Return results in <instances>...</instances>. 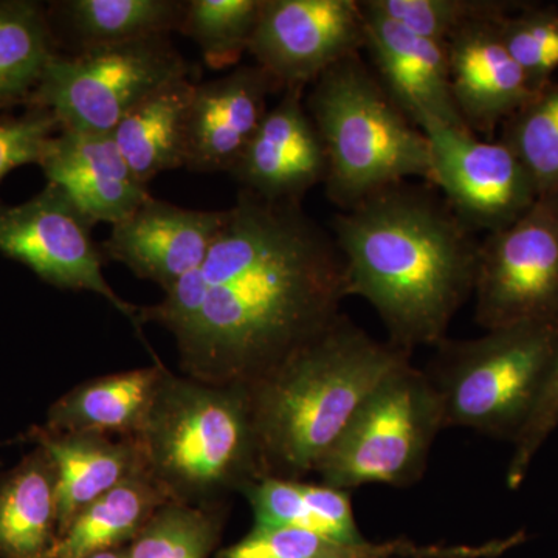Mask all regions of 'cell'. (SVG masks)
<instances>
[{
	"label": "cell",
	"instance_id": "cell-22",
	"mask_svg": "<svg viewBox=\"0 0 558 558\" xmlns=\"http://www.w3.org/2000/svg\"><path fill=\"white\" fill-rule=\"evenodd\" d=\"M526 539L524 532L484 545H417L411 539L374 543L339 539L293 527H252L234 558H495Z\"/></svg>",
	"mask_w": 558,
	"mask_h": 558
},
{
	"label": "cell",
	"instance_id": "cell-19",
	"mask_svg": "<svg viewBox=\"0 0 558 558\" xmlns=\"http://www.w3.org/2000/svg\"><path fill=\"white\" fill-rule=\"evenodd\" d=\"M27 436L50 454L57 469L60 538L76 515L95 499L146 470L145 458L135 438L113 439L97 433H54L43 425L32 428Z\"/></svg>",
	"mask_w": 558,
	"mask_h": 558
},
{
	"label": "cell",
	"instance_id": "cell-20",
	"mask_svg": "<svg viewBox=\"0 0 558 558\" xmlns=\"http://www.w3.org/2000/svg\"><path fill=\"white\" fill-rule=\"evenodd\" d=\"M167 371L156 360L150 366L83 381L50 407L43 427L54 433L137 438Z\"/></svg>",
	"mask_w": 558,
	"mask_h": 558
},
{
	"label": "cell",
	"instance_id": "cell-13",
	"mask_svg": "<svg viewBox=\"0 0 558 558\" xmlns=\"http://www.w3.org/2000/svg\"><path fill=\"white\" fill-rule=\"evenodd\" d=\"M304 87L282 90L231 168L242 191L277 204H301L326 182L328 156L304 105Z\"/></svg>",
	"mask_w": 558,
	"mask_h": 558
},
{
	"label": "cell",
	"instance_id": "cell-12",
	"mask_svg": "<svg viewBox=\"0 0 558 558\" xmlns=\"http://www.w3.org/2000/svg\"><path fill=\"white\" fill-rule=\"evenodd\" d=\"M363 47L359 0H263L248 53L279 89H307Z\"/></svg>",
	"mask_w": 558,
	"mask_h": 558
},
{
	"label": "cell",
	"instance_id": "cell-24",
	"mask_svg": "<svg viewBox=\"0 0 558 558\" xmlns=\"http://www.w3.org/2000/svg\"><path fill=\"white\" fill-rule=\"evenodd\" d=\"M253 526L293 527L330 538L362 539L351 492L304 480L263 478L242 492Z\"/></svg>",
	"mask_w": 558,
	"mask_h": 558
},
{
	"label": "cell",
	"instance_id": "cell-3",
	"mask_svg": "<svg viewBox=\"0 0 558 558\" xmlns=\"http://www.w3.org/2000/svg\"><path fill=\"white\" fill-rule=\"evenodd\" d=\"M411 352L379 341L344 315L245 385L260 480H304L381 381Z\"/></svg>",
	"mask_w": 558,
	"mask_h": 558
},
{
	"label": "cell",
	"instance_id": "cell-25",
	"mask_svg": "<svg viewBox=\"0 0 558 558\" xmlns=\"http://www.w3.org/2000/svg\"><path fill=\"white\" fill-rule=\"evenodd\" d=\"M168 502L170 497L148 470L140 472L80 512L61 535L53 558H87L100 550L124 548Z\"/></svg>",
	"mask_w": 558,
	"mask_h": 558
},
{
	"label": "cell",
	"instance_id": "cell-18",
	"mask_svg": "<svg viewBox=\"0 0 558 558\" xmlns=\"http://www.w3.org/2000/svg\"><path fill=\"white\" fill-rule=\"evenodd\" d=\"M39 167L95 223L113 226L153 197L121 156L112 134L60 131Z\"/></svg>",
	"mask_w": 558,
	"mask_h": 558
},
{
	"label": "cell",
	"instance_id": "cell-21",
	"mask_svg": "<svg viewBox=\"0 0 558 558\" xmlns=\"http://www.w3.org/2000/svg\"><path fill=\"white\" fill-rule=\"evenodd\" d=\"M58 542L57 469L36 446L0 476V558H53Z\"/></svg>",
	"mask_w": 558,
	"mask_h": 558
},
{
	"label": "cell",
	"instance_id": "cell-36",
	"mask_svg": "<svg viewBox=\"0 0 558 558\" xmlns=\"http://www.w3.org/2000/svg\"><path fill=\"white\" fill-rule=\"evenodd\" d=\"M557 13H558V10H557Z\"/></svg>",
	"mask_w": 558,
	"mask_h": 558
},
{
	"label": "cell",
	"instance_id": "cell-34",
	"mask_svg": "<svg viewBox=\"0 0 558 558\" xmlns=\"http://www.w3.org/2000/svg\"><path fill=\"white\" fill-rule=\"evenodd\" d=\"M558 427V348L549 379L543 389L534 413L529 418L526 427L521 429L519 438L513 442L512 459H510L506 483L515 490L526 480L532 461L537 457L543 444Z\"/></svg>",
	"mask_w": 558,
	"mask_h": 558
},
{
	"label": "cell",
	"instance_id": "cell-30",
	"mask_svg": "<svg viewBox=\"0 0 558 558\" xmlns=\"http://www.w3.org/2000/svg\"><path fill=\"white\" fill-rule=\"evenodd\" d=\"M501 142L534 180L538 197L558 194V83H549L501 126Z\"/></svg>",
	"mask_w": 558,
	"mask_h": 558
},
{
	"label": "cell",
	"instance_id": "cell-6",
	"mask_svg": "<svg viewBox=\"0 0 558 558\" xmlns=\"http://www.w3.org/2000/svg\"><path fill=\"white\" fill-rule=\"evenodd\" d=\"M557 348L558 322L440 341L424 373L438 396L444 428H470L515 442L542 398Z\"/></svg>",
	"mask_w": 558,
	"mask_h": 558
},
{
	"label": "cell",
	"instance_id": "cell-14",
	"mask_svg": "<svg viewBox=\"0 0 558 558\" xmlns=\"http://www.w3.org/2000/svg\"><path fill=\"white\" fill-rule=\"evenodd\" d=\"M227 211L179 207L150 197L128 218L113 223L105 255L165 293L201 267L218 236Z\"/></svg>",
	"mask_w": 558,
	"mask_h": 558
},
{
	"label": "cell",
	"instance_id": "cell-4",
	"mask_svg": "<svg viewBox=\"0 0 558 558\" xmlns=\"http://www.w3.org/2000/svg\"><path fill=\"white\" fill-rule=\"evenodd\" d=\"M150 478L171 501L223 505L260 480L247 391L165 374L137 436Z\"/></svg>",
	"mask_w": 558,
	"mask_h": 558
},
{
	"label": "cell",
	"instance_id": "cell-15",
	"mask_svg": "<svg viewBox=\"0 0 558 558\" xmlns=\"http://www.w3.org/2000/svg\"><path fill=\"white\" fill-rule=\"evenodd\" d=\"M498 22H470L447 43L451 97L480 138H490L539 92L510 54Z\"/></svg>",
	"mask_w": 558,
	"mask_h": 558
},
{
	"label": "cell",
	"instance_id": "cell-33",
	"mask_svg": "<svg viewBox=\"0 0 558 558\" xmlns=\"http://www.w3.org/2000/svg\"><path fill=\"white\" fill-rule=\"evenodd\" d=\"M61 131L57 117L33 108L17 119H0V182L22 165H40L54 132Z\"/></svg>",
	"mask_w": 558,
	"mask_h": 558
},
{
	"label": "cell",
	"instance_id": "cell-29",
	"mask_svg": "<svg viewBox=\"0 0 558 558\" xmlns=\"http://www.w3.org/2000/svg\"><path fill=\"white\" fill-rule=\"evenodd\" d=\"M263 0H189L180 32L213 70L236 68L248 51Z\"/></svg>",
	"mask_w": 558,
	"mask_h": 558
},
{
	"label": "cell",
	"instance_id": "cell-2",
	"mask_svg": "<svg viewBox=\"0 0 558 558\" xmlns=\"http://www.w3.org/2000/svg\"><path fill=\"white\" fill-rule=\"evenodd\" d=\"M330 227L349 296L368 301L388 341L411 352L447 339L473 295L480 241L435 186H391L341 209Z\"/></svg>",
	"mask_w": 558,
	"mask_h": 558
},
{
	"label": "cell",
	"instance_id": "cell-10",
	"mask_svg": "<svg viewBox=\"0 0 558 558\" xmlns=\"http://www.w3.org/2000/svg\"><path fill=\"white\" fill-rule=\"evenodd\" d=\"M428 140L432 182L472 231L494 233L538 199L534 180L501 140H484L428 113L414 117Z\"/></svg>",
	"mask_w": 558,
	"mask_h": 558
},
{
	"label": "cell",
	"instance_id": "cell-17",
	"mask_svg": "<svg viewBox=\"0 0 558 558\" xmlns=\"http://www.w3.org/2000/svg\"><path fill=\"white\" fill-rule=\"evenodd\" d=\"M278 84L259 65L196 83L186 119L185 163L194 172H230L266 116Z\"/></svg>",
	"mask_w": 558,
	"mask_h": 558
},
{
	"label": "cell",
	"instance_id": "cell-26",
	"mask_svg": "<svg viewBox=\"0 0 558 558\" xmlns=\"http://www.w3.org/2000/svg\"><path fill=\"white\" fill-rule=\"evenodd\" d=\"M189 0H65L57 3L78 51L180 32Z\"/></svg>",
	"mask_w": 558,
	"mask_h": 558
},
{
	"label": "cell",
	"instance_id": "cell-7",
	"mask_svg": "<svg viewBox=\"0 0 558 558\" xmlns=\"http://www.w3.org/2000/svg\"><path fill=\"white\" fill-rule=\"evenodd\" d=\"M440 429L446 428L438 396L410 360L363 403L315 473L348 492L369 484L413 486L427 470Z\"/></svg>",
	"mask_w": 558,
	"mask_h": 558
},
{
	"label": "cell",
	"instance_id": "cell-35",
	"mask_svg": "<svg viewBox=\"0 0 558 558\" xmlns=\"http://www.w3.org/2000/svg\"><path fill=\"white\" fill-rule=\"evenodd\" d=\"M87 558H130V554H128V548L124 546V548L100 550V553L92 554Z\"/></svg>",
	"mask_w": 558,
	"mask_h": 558
},
{
	"label": "cell",
	"instance_id": "cell-11",
	"mask_svg": "<svg viewBox=\"0 0 558 558\" xmlns=\"http://www.w3.org/2000/svg\"><path fill=\"white\" fill-rule=\"evenodd\" d=\"M95 226L61 186L47 182L24 204L0 205V253L54 288L102 296L138 330L140 307L121 299L102 275Z\"/></svg>",
	"mask_w": 558,
	"mask_h": 558
},
{
	"label": "cell",
	"instance_id": "cell-32",
	"mask_svg": "<svg viewBox=\"0 0 558 558\" xmlns=\"http://www.w3.org/2000/svg\"><path fill=\"white\" fill-rule=\"evenodd\" d=\"M499 33L517 64L537 90L553 83L558 70V13L556 9L524 5L501 17Z\"/></svg>",
	"mask_w": 558,
	"mask_h": 558
},
{
	"label": "cell",
	"instance_id": "cell-23",
	"mask_svg": "<svg viewBox=\"0 0 558 558\" xmlns=\"http://www.w3.org/2000/svg\"><path fill=\"white\" fill-rule=\"evenodd\" d=\"M196 83L172 81L150 94L112 132L135 178L148 186L161 172L185 163L186 119Z\"/></svg>",
	"mask_w": 558,
	"mask_h": 558
},
{
	"label": "cell",
	"instance_id": "cell-1",
	"mask_svg": "<svg viewBox=\"0 0 558 558\" xmlns=\"http://www.w3.org/2000/svg\"><path fill=\"white\" fill-rule=\"evenodd\" d=\"M226 211L207 258L140 307L138 330H170L186 377L245 387L339 317L348 279L332 234L301 204L240 190Z\"/></svg>",
	"mask_w": 558,
	"mask_h": 558
},
{
	"label": "cell",
	"instance_id": "cell-9",
	"mask_svg": "<svg viewBox=\"0 0 558 558\" xmlns=\"http://www.w3.org/2000/svg\"><path fill=\"white\" fill-rule=\"evenodd\" d=\"M473 295L484 330L558 322V194L480 241Z\"/></svg>",
	"mask_w": 558,
	"mask_h": 558
},
{
	"label": "cell",
	"instance_id": "cell-16",
	"mask_svg": "<svg viewBox=\"0 0 558 558\" xmlns=\"http://www.w3.org/2000/svg\"><path fill=\"white\" fill-rule=\"evenodd\" d=\"M360 7L369 68L398 108L411 121L418 113H428L469 131L451 97L447 44L411 32L371 9L365 0H360Z\"/></svg>",
	"mask_w": 558,
	"mask_h": 558
},
{
	"label": "cell",
	"instance_id": "cell-27",
	"mask_svg": "<svg viewBox=\"0 0 558 558\" xmlns=\"http://www.w3.org/2000/svg\"><path fill=\"white\" fill-rule=\"evenodd\" d=\"M46 10L31 0H0V109L28 105L57 57Z\"/></svg>",
	"mask_w": 558,
	"mask_h": 558
},
{
	"label": "cell",
	"instance_id": "cell-5",
	"mask_svg": "<svg viewBox=\"0 0 558 558\" xmlns=\"http://www.w3.org/2000/svg\"><path fill=\"white\" fill-rule=\"evenodd\" d=\"M304 105L328 156L326 194L340 211L411 179L432 182L427 137L362 54L326 70L306 90Z\"/></svg>",
	"mask_w": 558,
	"mask_h": 558
},
{
	"label": "cell",
	"instance_id": "cell-31",
	"mask_svg": "<svg viewBox=\"0 0 558 558\" xmlns=\"http://www.w3.org/2000/svg\"><path fill=\"white\" fill-rule=\"evenodd\" d=\"M389 20L424 38L449 43L470 22L501 20L526 3L506 0H365Z\"/></svg>",
	"mask_w": 558,
	"mask_h": 558
},
{
	"label": "cell",
	"instance_id": "cell-28",
	"mask_svg": "<svg viewBox=\"0 0 558 558\" xmlns=\"http://www.w3.org/2000/svg\"><path fill=\"white\" fill-rule=\"evenodd\" d=\"M222 505L191 506L171 501L126 546L130 558H209L222 537Z\"/></svg>",
	"mask_w": 558,
	"mask_h": 558
},
{
	"label": "cell",
	"instance_id": "cell-8",
	"mask_svg": "<svg viewBox=\"0 0 558 558\" xmlns=\"http://www.w3.org/2000/svg\"><path fill=\"white\" fill-rule=\"evenodd\" d=\"M191 73L170 36L58 53L28 106L50 110L61 131L112 134L150 94Z\"/></svg>",
	"mask_w": 558,
	"mask_h": 558
}]
</instances>
